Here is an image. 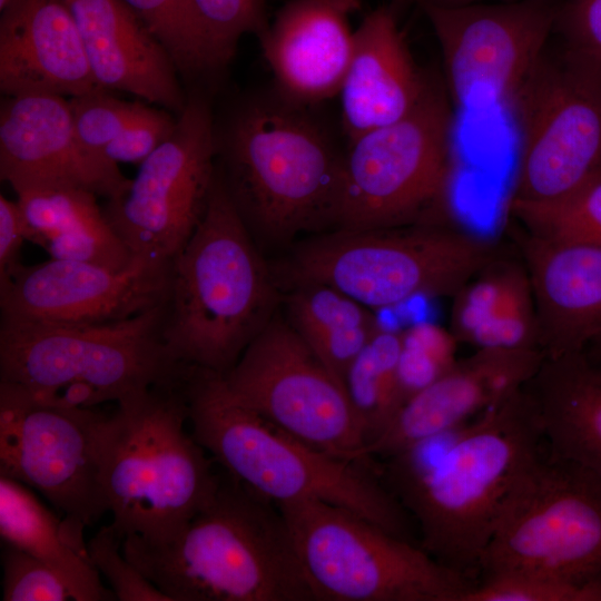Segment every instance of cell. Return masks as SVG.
Listing matches in <instances>:
<instances>
[{"label":"cell","instance_id":"obj_1","mask_svg":"<svg viewBox=\"0 0 601 601\" xmlns=\"http://www.w3.org/2000/svg\"><path fill=\"white\" fill-rule=\"evenodd\" d=\"M526 387L466 424L388 457L380 476L417 522L420 545L470 578L511 494L542 456Z\"/></svg>","mask_w":601,"mask_h":601},{"label":"cell","instance_id":"obj_2","mask_svg":"<svg viewBox=\"0 0 601 601\" xmlns=\"http://www.w3.org/2000/svg\"><path fill=\"white\" fill-rule=\"evenodd\" d=\"M309 108L252 93L215 121L216 169L260 249L337 226L346 150Z\"/></svg>","mask_w":601,"mask_h":601},{"label":"cell","instance_id":"obj_3","mask_svg":"<svg viewBox=\"0 0 601 601\" xmlns=\"http://www.w3.org/2000/svg\"><path fill=\"white\" fill-rule=\"evenodd\" d=\"M121 550L170 601H322L279 508L225 471L171 536L129 535Z\"/></svg>","mask_w":601,"mask_h":601},{"label":"cell","instance_id":"obj_4","mask_svg":"<svg viewBox=\"0 0 601 601\" xmlns=\"http://www.w3.org/2000/svg\"><path fill=\"white\" fill-rule=\"evenodd\" d=\"M275 277L215 168L204 216L171 259L164 339L178 363L225 374L275 317Z\"/></svg>","mask_w":601,"mask_h":601},{"label":"cell","instance_id":"obj_5","mask_svg":"<svg viewBox=\"0 0 601 601\" xmlns=\"http://www.w3.org/2000/svg\"><path fill=\"white\" fill-rule=\"evenodd\" d=\"M196 441L233 479L275 504L317 500L411 540L408 513L365 465L319 451L242 404L221 374L190 366L183 382Z\"/></svg>","mask_w":601,"mask_h":601},{"label":"cell","instance_id":"obj_6","mask_svg":"<svg viewBox=\"0 0 601 601\" xmlns=\"http://www.w3.org/2000/svg\"><path fill=\"white\" fill-rule=\"evenodd\" d=\"M183 381L128 395L107 416L101 483L122 540L171 536L218 489L214 460L187 428Z\"/></svg>","mask_w":601,"mask_h":601},{"label":"cell","instance_id":"obj_7","mask_svg":"<svg viewBox=\"0 0 601 601\" xmlns=\"http://www.w3.org/2000/svg\"><path fill=\"white\" fill-rule=\"evenodd\" d=\"M165 302L105 324L0 323V382L63 407H95L187 371L164 339Z\"/></svg>","mask_w":601,"mask_h":601},{"label":"cell","instance_id":"obj_8","mask_svg":"<svg viewBox=\"0 0 601 601\" xmlns=\"http://www.w3.org/2000/svg\"><path fill=\"white\" fill-rule=\"evenodd\" d=\"M497 257L489 240L431 221L337 228L298 244L286 276L292 284H327L372 309L414 297H453Z\"/></svg>","mask_w":601,"mask_h":601},{"label":"cell","instance_id":"obj_9","mask_svg":"<svg viewBox=\"0 0 601 601\" xmlns=\"http://www.w3.org/2000/svg\"><path fill=\"white\" fill-rule=\"evenodd\" d=\"M277 506L322 601H462L474 585L348 509L317 500Z\"/></svg>","mask_w":601,"mask_h":601},{"label":"cell","instance_id":"obj_10","mask_svg":"<svg viewBox=\"0 0 601 601\" xmlns=\"http://www.w3.org/2000/svg\"><path fill=\"white\" fill-rule=\"evenodd\" d=\"M480 570L587 588L601 601V476L542 455L505 503Z\"/></svg>","mask_w":601,"mask_h":601},{"label":"cell","instance_id":"obj_11","mask_svg":"<svg viewBox=\"0 0 601 601\" xmlns=\"http://www.w3.org/2000/svg\"><path fill=\"white\" fill-rule=\"evenodd\" d=\"M445 85L427 76L412 110L348 142L337 228L422 221L446 190L452 111Z\"/></svg>","mask_w":601,"mask_h":601},{"label":"cell","instance_id":"obj_12","mask_svg":"<svg viewBox=\"0 0 601 601\" xmlns=\"http://www.w3.org/2000/svg\"><path fill=\"white\" fill-rule=\"evenodd\" d=\"M224 381L260 417L302 442L378 472L345 386L287 321L276 316L246 347Z\"/></svg>","mask_w":601,"mask_h":601},{"label":"cell","instance_id":"obj_13","mask_svg":"<svg viewBox=\"0 0 601 601\" xmlns=\"http://www.w3.org/2000/svg\"><path fill=\"white\" fill-rule=\"evenodd\" d=\"M511 104L520 129L512 199H554L601 174L599 72L548 45Z\"/></svg>","mask_w":601,"mask_h":601},{"label":"cell","instance_id":"obj_14","mask_svg":"<svg viewBox=\"0 0 601 601\" xmlns=\"http://www.w3.org/2000/svg\"><path fill=\"white\" fill-rule=\"evenodd\" d=\"M215 168V119L208 100L194 93L169 137L102 213L134 257L171 260L204 216Z\"/></svg>","mask_w":601,"mask_h":601},{"label":"cell","instance_id":"obj_15","mask_svg":"<svg viewBox=\"0 0 601 601\" xmlns=\"http://www.w3.org/2000/svg\"><path fill=\"white\" fill-rule=\"evenodd\" d=\"M108 414L38 402L0 382V475L40 492L86 528L108 513L101 483Z\"/></svg>","mask_w":601,"mask_h":601},{"label":"cell","instance_id":"obj_16","mask_svg":"<svg viewBox=\"0 0 601 601\" xmlns=\"http://www.w3.org/2000/svg\"><path fill=\"white\" fill-rule=\"evenodd\" d=\"M559 2L420 3L437 39L445 87L457 108L480 112L512 102L549 45Z\"/></svg>","mask_w":601,"mask_h":601},{"label":"cell","instance_id":"obj_17","mask_svg":"<svg viewBox=\"0 0 601 601\" xmlns=\"http://www.w3.org/2000/svg\"><path fill=\"white\" fill-rule=\"evenodd\" d=\"M171 260L135 257L122 269L68 259L21 265L0 284L1 322L90 325L122 321L162 304Z\"/></svg>","mask_w":601,"mask_h":601},{"label":"cell","instance_id":"obj_18","mask_svg":"<svg viewBox=\"0 0 601 601\" xmlns=\"http://www.w3.org/2000/svg\"><path fill=\"white\" fill-rule=\"evenodd\" d=\"M0 177L17 193L36 187H79L111 197L129 179L117 164L78 139L68 98L10 96L0 109Z\"/></svg>","mask_w":601,"mask_h":601},{"label":"cell","instance_id":"obj_19","mask_svg":"<svg viewBox=\"0 0 601 601\" xmlns=\"http://www.w3.org/2000/svg\"><path fill=\"white\" fill-rule=\"evenodd\" d=\"M544 353L539 348H477L411 396L364 450L384 460L428 437L457 428L524 388Z\"/></svg>","mask_w":601,"mask_h":601},{"label":"cell","instance_id":"obj_20","mask_svg":"<svg viewBox=\"0 0 601 601\" xmlns=\"http://www.w3.org/2000/svg\"><path fill=\"white\" fill-rule=\"evenodd\" d=\"M99 88L65 0H13L1 11L2 93L71 98Z\"/></svg>","mask_w":601,"mask_h":601},{"label":"cell","instance_id":"obj_21","mask_svg":"<svg viewBox=\"0 0 601 601\" xmlns=\"http://www.w3.org/2000/svg\"><path fill=\"white\" fill-rule=\"evenodd\" d=\"M97 85L132 93L178 115L187 97L164 47L122 0H65Z\"/></svg>","mask_w":601,"mask_h":601},{"label":"cell","instance_id":"obj_22","mask_svg":"<svg viewBox=\"0 0 601 601\" xmlns=\"http://www.w3.org/2000/svg\"><path fill=\"white\" fill-rule=\"evenodd\" d=\"M426 80L413 61L395 10L378 7L366 14L353 32L352 55L338 92L348 142L408 114Z\"/></svg>","mask_w":601,"mask_h":601},{"label":"cell","instance_id":"obj_23","mask_svg":"<svg viewBox=\"0 0 601 601\" xmlns=\"http://www.w3.org/2000/svg\"><path fill=\"white\" fill-rule=\"evenodd\" d=\"M346 13L322 0H290L258 36L277 92L313 106L338 95L353 49Z\"/></svg>","mask_w":601,"mask_h":601},{"label":"cell","instance_id":"obj_24","mask_svg":"<svg viewBox=\"0 0 601 601\" xmlns=\"http://www.w3.org/2000/svg\"><path fill=\"white\" fill-rule=\"evenodd\" d=\"M524 265L544 355L584 349L601 334V247L529 235Z\"/></svg>","mask_w":601,"mask_h":601},{"label":"cell","instance_id":"obj_25","mask_svg":"<svg viewBox=\"0 0 601 601\" xmlns=\"http://www.w3.org/2000/svg\"><path fill=\"white\" fill-rule=\"evenodd\" d=\"M525 387L549 454L601 476V358L587 348L545 356Z\"/></svg>","mask_w":601,"mask_h":601},{"label":"cell","instance_id":"obj_26","mask_svg":"<svg viewBox=\"0 0 601 601\" xmlns=\"http://www.w3.org/2000/svg\"><path fill=\"white\" fill-rule=\"evenodd\" d=\"M453 300L451 332L459 343L476 349H541L525 265L497 257L466 282Z\"/></svg>","mask_w":601,"mask_h":601},{"label":"cell","instance_id":"obj_27","mask_svg":"<svg viewBox=\"0 0 601 601\" xmlns=\"http://www.w3.org/2000/svg\"><path fill=\"white\" fill-rule=\"evenodd\" d=\"M26 238L50 258L122 269L134 256L107 221L97 195L79 187H36L16 193Z\"/></svg>","mask_w":601,"mask_h":601},{"label":"cell","instance_id":"obj_28","mask_svg":"<svg viewBox=\"0 0 601 601\" xmlns=\"http://www.w3.org/2000/svg\"><path fill=\"white\" fill-rule=\"evenodd\" d=\"M83 528L59 519L24 484L0 475V536L47 563L73 590L77 601L116 600L92 565Z\"/></svg>","mask_w":601,"mask_h":601},{"label":"cell","instance_id":"obj_29","mask_svg":"<svg viewBox=\"0 0 601 601\" xmlns=\"http://www.w3.org/2000/svg\"><path fill=\"white\" fill-rule=\"evenodd\" d=\"M292 285L285 299L287 322L344 385L351 364L381 324L371 308L335 287L318 282Z\"/></svg>","mask_w":601,"mask_h":601},{"label":"cell","instance_id":"obj_30","mask_svg":"<svg viewBox=\"0 0 601 601\" xmlns=\"http://www.w3.org/2000/svg\"><path fill=\"white\" fill-rule=\"evenodd\" d=\"M400 349L401 332L382 328L346 373L345 390L363 426L366 445L404 403L398 381Z\"/></svg>","mask_w":601,"mask_h":601},{"label":"cell","instance_id":"obj_31","mask_svg":"<svg viewBox=\"0 0 601 601\" xmlns=\"http://www.w3.org/2000/svg\"><path fill=\"white\" fill-rule=\"evenodd\" d=\"M509 211L530 236L601 247V174L554 199L511 198Z\"/></svg>","mask_w":601,"mask_h":601},{"label":"cell","instance_id":"obj_32","mask_svg":"<svg viewBox=\"0 0 601 601\" xmlns=\"http://www.w3.org/2000/svg\"><path fill=\"white\" fill-rule=\"evenodd\" d=\"M164 47L178 73L210 76L221 67L190 0H122Z\"/></svg>","mask_w":601,"mask_h":601},{"label":"cell","instance_id":"obj_33","mask_svg":"<svg viewBox=\"0 0 601 601\" xmlns=\"http://www.w3.org/2000/svg\"><path fill=\"white\" fill-rule=\"evenodd\" d=\"M457 343L451 329L430 322L401 332L398 381L404 403L455 365Z\"/></svg>","mask_w":601,"mask_h":601},{"label":"cell","instance_id":"obj_34","mask_svg":"<svg viewBox=\"0 0 601 601\" xmlns=\"http://www.w3.org/2000/svg\"><path fill=\"white\" fill-rule=\"evenodd\" d=\"M214 53L225 68L245 33L257 37L268 27L264 0H190Z\"/></svg>","mask_w":601,"mask_h":601},{"label":"cell","instance_id":"obj_35","mask_svg":"<svg viewBox=\"0 0 601 601\" xmlns=\"http://www.w3.org/2000/svg\"><path fill=\"white\" fill-rule=\"evenodd\" d=\"M75 132L90 151L101 155L141 111L145 104L129 102L99 88L68 98Z\"/></svg>","mask_w":601,"mask_h":601},{"label":"cell","instance_id":"obj_36","mask_svg":"<svg viewBox=\"0 0 601 601\" xmlns=\"http://www.w3.org/2000/svg\"><path fill=\"white\" fill-rule=\"evenodd\" d=\"M3 601H77L67 583L47 563L32 554L3 542Z\"/></svg>","mask_w":601,"mask_h":601},{"label":"cell","instance_id":"obj_37","mask_svg":"<svg viewBox=\"0 0 601 601\" xmlns=\"http://www.w3.org/2000/svg\"><path fill=\"white\" fill-rule=\"evenodd\" d=\"M122 539L111 524L101 526L87 543L92 565L110 583L119 601H170L130 562L122 550Z\"/></svg>","mask_w":601,"mask_h":601},{"label":"cell","instance_id":"obj_38","mask_svg":"<svg viewBox=\"0 0 601 601\" xmlns=\"http://www.w3.org/2000/svg\"><path fill=\"white\" fill-rule=\"evenodd\" d=\"M553 32L563 51L601 75V0H560Z\"/></svg>","mask_w":601,"mask_h":601},{"label":"cell","instance_id":"obj_39","mask_svg":"<svg viewBox=\"0 0 601 601\" xmlns=\"http://www.w3.org/2000/svg\"><path fill=\"white\" fill-rule=\"evenodd\" d=\"M462 601H593V594L587 588L551 579L499 574L474 584Z\"/></svg>","mask_w":601,"mask_h":601},{"label":"cell","instance_id":"obj_40","mask_svg":"<svg viewBox=\"0 0 601 601\" xmlns=\"http://www.w3.org/2000/svg\"><path fill=\"white\" fill-rule=\"evenodd\" d=\"M177 118L145 105L137 117L102 150L111 162H142L173 132Z\"/></svg>","mask_w":601,"mask_h":601},{"label":"cell","instance_id":"obj_41","mask_svg":"<svg viewBox=\"0 0 601 601\" xmlns=\"http://www.w3.org/2000/svg\"><path fill=\"white\" fill-rule=\"evenodd\" d=\"M26 238L23 217L18 201L0 195V284L22 265L20 252Z\"/></svg>","mask_w":601,"mask_h":601},{"label":"cell","instance_id":"obj_42","mask_svg":"<svg viewBox=\"0 0 601 601\" xmlns=\"http://www.w3.org/2000/svg\"><path fill=\"white\" fill-rule=\"evenodd\" d=\"M331 6L337 8L338 10L345 12L346 14L353 11H356L362 6V0H322Z\"/></svg>","mask_w":601,"mask_h":601},{"label":"cell","instance_id":"obj_43","mask_svg":"<svg viewBox=\"0 0 601 601\" xmlns=\"http://www.w3.org/2000/svg\"><path fill=\"white\" fill-rule=\"evenodd\" d=\"M484 0H420L418 3H431L440 7H461L473 3H479ZM497 1H514V0H497Z\"/></svg>","mask_w":601,"mask_h":601},{"label":"cell","instance_id":"obj_44","mask_svg":"<svg viewBox=\"0 0 601 601\" xmlns=\"http://www.w3.org/2000/svg\"><path fill=\"white\" fill-rule=\"evenodd\" d=\"M585 348L593 356L601 358V334L597 336Z\"/></svg>","mask_w":601,"mask_h":601},{"label":"cell","instance_id":"obj_45","mask_svg":"<svg viewBox=\"0 0 601 601\" xmlns=\"http://www.w3.org/2000/svg\"><path fill=\"white\" fill-rule=\"evenodd\" d=\"M395 6H405L407 3H411L413 1L420 2V0H391Z\"/></svg>","mask_w":601,"mask_h":601},{"label":"cell","instance_id":"obj_46","mask_svg":"<svg viewBox=\"0 0 601 601\" xmlns=\"http://www.w3.org/2000/svg\"><path fill=\"white\" fill-rule=\"evenodd\" d=\"M13 0H0V11L6 9Z\"/></svg>","mask_w":601,"mask_h":601}]
</instances>
